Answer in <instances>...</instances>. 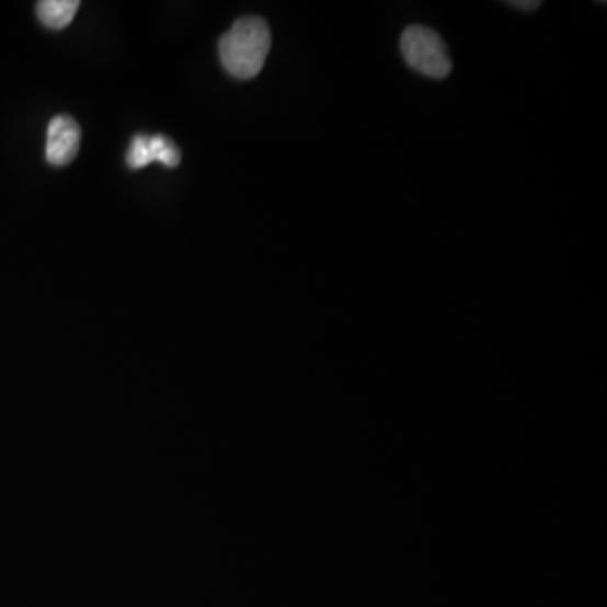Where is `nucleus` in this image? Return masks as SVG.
<instances>
[{"label": "nucleus", "instance_id": "1", "mask_svg": "<svg viewBox=\"0 0 607 607\" xmlns=\"http://www.w3.org/2000/svg\"><path fill=\"white\" fill-rule=\"evenodd\" d=\"M271 27L264 19L247 15L234 21L221 36L220 59L225 70L238 80H250L264 70L271 53Z\"/></svg>", "mask_w": 607, "mask_h": 607}, {"label": "nucleus", "instance_id": "2", "mask_svg": "<svg viewBox=\"0 0 607 607\" xmlns=\"http://www.w3.org/2000/svg\"><path fill=\"white\" fill-rule=\"evenodd\" d=\"M400 51L412 70L432 80H444L453 71V59L439 33L422 24H412L400 37Z\"/></svg>", "mask_w": 607, "mask_h": 607}, {"label": "nucleus", "instance_id": "3", "mask_svg": "<svg viewBox=\"0 0 607 607\" xmlns=\"http://www.w3.org/2000/svg\"><path fill=\"white\" fill-rule=\"evenodd\" d=\"M80 125L70 115H56L48 127L46 159L49 164L62 168L75 161L80 150Z\"/></svg>", "mask_w": 607, "mask_h": 607}, {"label": "nucleus", "instance_id": "4", "mask_svg": "<svg viewBox=\"0 0 607 607\" xmlns=\"http://www.w3.org/2000/svg\"><path fill=\"white\" fill-rule=\"evenodd\" d=\"M78 0H43L37 4V18L49 30H65L77 15Z\"/></svg>", "mask_w": 607, "mask_h": 607}, {"label": "nucleus", "instance_id": "5", "mask_svg": "<svg viewBox=\"0 0 607 607\" xmlns=\"http://www.w3.org/2000/svg\"><path fill=\"white\" fill-rule=\"evenodd\" d=\"M150 154L152 161L162 162L168 168L174 169L181 164V150L169 137L158 134L149 137Z\"/></svg>", "mask_w": 607, "mask_h": 607}, {"label": "nucleus", "instance_id": "6", "mask_svg": "<svg viewBox=\"0 0 607 607\" xmlns=\"http://www.w3.org/2000/svg\"><path fill=\"white\" fill-rule=\"evenodd\" d=\"M127 161L128 168L133 169H142L146 165H149L152 161V154H150L149 137L139 136L134 137L133 144L128 147L127 150Z\"/></svg>", "mask_w": 607, "mask_h": 607}, {"label": "nucleus", "instance_id": "7", "mask_svg": "<svg viewBox=\"0 0 607 607\" xmlns=\"http://www.w3.org/2000/svg\"><path fill=\"white\" fill-rule=\"evenodd\" d=\"M508 5L513 8L522 9V11H535V9L540 8V0H518V2H508Z\"/></svg>", "mask_w": 607, "mask_h": 607}]
</instances>
